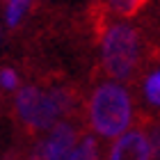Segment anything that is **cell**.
<instances>
[{
	"label": "cell",
	"instance_id": "1",
	"mask_svg": "<svg viewBox=\"0 0 160 160\" xmlns=\"http://www.w3.org/2000/svg\"><path fill=\"white\" fill-rule=\"evenodd\" d=\"M73 94L69 89H48L43 92L34 85L18 89L14 98V110L18 121L28 133H43L53 130L64 114L73 110Z\"/></svg>",
	"mask_w": 160,
	"mask_h": 160
},
{
	"label": "cell",
	"instance_id": "2",
	"mask_svg": "<svg viewBox=\"0 0 160 160\" xmlns=\"http://www.w3.org/2000/svg\"><path fill=\"white\" fill-rule=\"evenodd\" d=\"M89 123L94 133L108 140H117L128 133L133 119V105L126 87L119 82H103L89 98Z\"/></svg>",
	"mask_w": 160,
	"mask_h": 160
},
{
	"label": "cell",
	"instance_id": "3",
	"mask_svg": "<svg viewBox=\"0 0 160 160\" xmlns=\"http://www.w3.org/2000/svg\"><path fill=\"white\" fill-rule=\"evenodd\" d=\"M140 32L128 23H112L101 37V64L114 80H126L140 62Z\"/></svg>",
	"mask_w": 160,
	"mask_h": 160
},
{
	"label": "cell",
	"instance_id": "4",
	"mask_svg": "<svg viewBox=\"0 0 160 160\" xmlns=\"http://www.w3.org/2000/svg\"><path fill=\"white\" fill-rule=\"evenodd\" d=\"M78 144V128L71 121H60L43 140L34 144L28 160H67Z\"/></svg>",
	"mask_w": 160,
	"mask_h": 160
},
{
	"label": "cell",
	"instance_id": "5",
	"mask_svg": "<svg viewBox=\"0 0 160 160\" xmlns=\"http://www.w3.org/2000/svg\"><path fill=\"white\" fill-rule=\"evenodd\" d=\"M153 151H151V140L149 133L142 128H130L128 133L112 142L108 160H151Z\"/></svg>",
	"mask_w": 160,
	"mask_h": 160
},
{
	"label": "cell",
	"instance_id": "6",
	"mask_svg": "<svg viewBox=\"0 0 160 160\" xmlns=\"http://www.w3.org/2000/svg\"><path fill=\"white\" fill-rule=\"evenodd\" d=\"M67 160H101L98 142L94 140V137H85V140L71 151V156Z\"/></svg>",
	"mask_w": 160,
	"mask_h": 160
},
{
	"label": "cell",
	"instance_id": "7",
	"mask_svg": "<svg viewBox=\"0 0 160 160\" xmlns=\"http://www.w3.org/2000/svg\"><path fill=\"white\" fill-rule=\"evenodd\" d=\"M144 94H147V101L151 105L160 108V69L151 71L147 76V82H144Z\"/></svg>",
	"mask_w": 160,
	"mask_h": 160
},
{
	"label": "cell",
	"instance_id": "8",
	"mask_svg": "<svg viewBox=\"0 0 160 160\" xmlns=\"http://www.w3.org/2000/svg\"><path fill=\"white\" fill-rule=\"evenodd\" d=\"M28 5H30V0H12L9 5H7V23L9 25H16L21 16L25 14Z\"/></svg>",
	"mask_w": 160,
	"mask_h": 160
},
{
	"label": "cell",
	"instance_id": "9",
	"mask_svg": "<svg viewBox=\"0 0 160 160\" xmlns=\"http://www.w3.org/2000/svg\"><path fill=\"white\" fill-rule=\"evenodd\" d=\"M144 2H147V0H110L112 9L119 12V14H123V16H130V14H135Z\"/></svg>",
	"mask_w": 160,
	"mask_h": 160
},
{
	"label": "cell",
	"instance_id": "10",
	"mask_svg": "<svg viewBox=\"0 0 160 160\" xmlns=\"http://www.w3.org/2000/svg\"><path fill=\"white\" fill-rule=\"evenodd\" d=\"M149 140H151V151H153V160H160V121H153L149 126Z\"/></svg>",
	"mask_w": 160,
	"mask_h": 160
},
{
	"label": "cell",
	"instance_id": "11",
	"mask_svg": "<svg viewBox=\"0 0 160 160\" xmlns=\"http://www.w3.org/2000/svg\"><path fill=\"white\" fill-rule=\"evenodd\" d=\"M0 82H2L5 89H16V85H18L16 71H14V69H2V71H0Z\"/></svg>",
	"mask_w": 160,
	"mask_h": 160
},
{
	"label": "cell",
	"instance_id": "12",
	"mask_svg": "<svg viewBox=\"0 0 160 160\" xmlns=\"http://www.w3.org/2000/svg\"><path fill=\"white\" fill-rule=\"evenodd\" d=\"M9 2H12V0H9Z\"/></svg>",
	"mask_w": 160,
	"mask_h": 160
}]
</instances>
